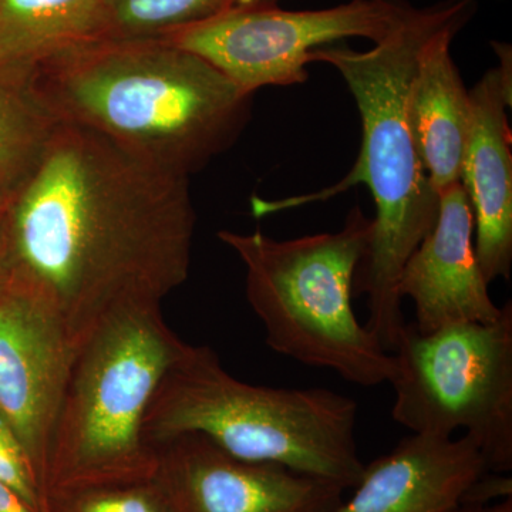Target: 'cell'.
<instances>
[{
    "label": "cell",
    "instance_id": "cell-1",
    "mask_svg": "<svg viewBox=\"0 0 512 512\" xmlns=\"http://www.w3.org/2000/svg\"><path fill=\"white\" fill-rule=\"evenodd\" d=\"M190 178L74 124H53L6 200L5 275L74 350L113 316L161 306L190 274Z\"/></svg>",
    "mask_w": 512,
    "mask_h": 512
},
{
    "label": "cell",
    "instance_id": "cell-2",
    "mask_svg": "<svg viewBox=\"0 0 512 512\" xmlns=\"http://www.w3.org/2000/svg\"><path fill=\"white\" fill-rule=\"evenodd\" d=\"M476 0H441L410 8L384 39L367 52L325 46L313 50L312 62L332 64L348 84L362 119V148L350 173L316 194L279 201L254 197L252 214L261 218L293 207L325 201L356 185H366L376 205L372 235L357 268L353 295L366 296L365 326L393 353L404 326L399 279L404 265L439 217V194L421 161L406 100L423 47L453 25H467Z\"/></svg>",
    "mask_w": 512,
    "mask_h": 512
},
{
    "label": "cell",
    "instance_id": "cell-3",
    "mask_svg": "<svg viewBox=\"0 0 512 512\" xmlns=\"http://www.w3.org/2000/svg\"><path fill=\"white\" fill-rule=\"evenodd\" d=\"M26 86L53 121L188 178L234 146L251 117L252 96L165 37L70 47L37 64Z\"/></svg>",
    "mask_w": 512,
    "mask_h": 512
},
{
    "label": "cell",
    "instance_id": "cell-4",
    "mask_svg": "<svg viewBox=\"0 0 512 512\" xmlns=\"http://www.w3.org/2000/svg\"><path fill=\"white\" fill-rule=\"evenodd\" d=\"M357 403L323 389L255 386L229 375L208 346L187 345L158 384L143 424L151 447L201 434L229 456L355 487L366 464Z\"/></svg>",
    "mask_w": 512,
    "mask_h": 512
},
{
    "label": "cell",
    "instance_id": "cell-5",
    "mask_svg": "<svg viewBox=\"0 0 512 512\" xmlns=\"http://www.w3.org/2000/svg\"><path fill=\"white\" fill-rule=\"evenodd\" d=\"M372 235L359 205L336 232L275 239L264 232H218L245 266V293L278 355L338 373L362 387L389 383L393 353L353 311V284Z\"/></svg>",
    "mask_w": 512,
    "mask_h": 512
},
{
    "label": "cell",
    "instance_id": "cell-6",
    "mask_svg": "<svg viewBox=\"0 0 512 512\" xmlns=\"http://www.w3.org/2000/svg\"><path fill=\"white\" fill-rule=\"evenodd\" d=\"M187 345L161 306H147L113 316L77 350L47 454L46 504L55 491L156 476L158 454L144 439V419Z\"/></svg>",
    "mask_w": 512,
    "mask_h": 512
},
{
    "label": "cell",
    "instance_id": "cell-7",
    "mask_svg": "<svg viewBox=\"0 0 512 512\" xmlns=\"http://www.w3.org/2000/svg\"><path fill=\"white\" fill-rule=\"evenodd\" d=\"M392 417L421 436L476 443L490 473L512 470V303L493 322L421 333L406 323L393 352Z\"/></svg>",
    "mask_w": 512,
    "mask_h": 512
},
{
    "label": "cell",
    "instance_id": "cell-8",
    "mask_svg": "<svg viewBox=\"0 0 512 512\" xmlns=\"http://www.w3.org/2000/svg\"><path fill=\"white\" fill-rule=\"evenodd\" d=\"M406 0H352L330 9L231 8L164 36L195 53L248 96L308 80L313 50L349 37L377 43L406 16Z\"/></svg>",
    "mask_w": 512,
    "mask_h": 512
},
{
    "label": "cell",
    "instance_id": "cell-9",
    "mask_svg": "<svg viewBox=\"0 0 512 512\" xmlns=\"http://www.w3.org/2000/svg\"><path fill=\"white\" fill-rule=\"evenodd\" d=\"M76 353L55 313L3 275L0 413L28 451L42 487L50 440Z\"/></svg>",
    "mask_w": 512,
    "mask_h": 512
},
{
    "label": "cell",
    "instance_id": "cell-10",
    "mask_svg": "<svg viewBox=\"0 0 512 512\" xmlns=\"http://www.w3.org/2000/svg\"><path fill=\"white\" fill-rule=\"evenodd\" d=\"M156 450V478L174 512H333L343 501L338 485L238 460L201 434H183Z\"/></svg>",
    "mask_w": 512,
    "mask_h": 512
},
{
    "label": "cell",
    "instance_id": "cell-11",
    "mask_svg": "<svg viewBox=\"0 0 512 512\" xmlns=\"http://www.w3.org/2000/svg\"><path fill=\"white\" fill-rule=\"evenodd\" d=\"M500 57L470 90L471 117L461 180L474 217V247L487 284L510 279L512 266V154L507 109L512 100V52Z\"/></svg>",
    "mask_w": 512,
    "mask_h": 512
},
{
    "label": "cell",
    "instance_id": "cell-12",
    "mask_svg": "<svg viewBox=\"0 0 512 512\" xmlns=\"http://www.w3.org/2000/svg\"><path fill=\"white\" fill-rule=\"evenodd\" d=\"M439 217L404 265L400 298L413 302L421 333L466 322H493L503 312L488 292L476 247L474 217L461 183L439 191Z\"/></svg>",
    "mask_w": 512,
    "mask_h": 512
},
{
    "label": "cell",
    "instance_id": "cell-13",
    "mask_svg": "<svg viewBox=\"0 0 512 512\" xmlns=\"http://www.w3.org/2000/svg\"><path fill=\"white\" fill-rule=\"evenodd\" d=\"M488 473L470 437L410 434L365 466L348 501L333 512H453Z\"/></svg>",
    "mask_w": 512,
    "mask_h": 512
},
{
    "label": "cell",
    "instance_id": "cell-14",
    "mask_svg": "<svg viewBox=\"0 0 512 512\" xmlns=\"http://www.w3.org/2000/svg\"><path fill=\"white\" fill-rule=\"evenodd\" d=\"M466 25H453L423 47L407 92L406 113L434 190L460 183L470 130L471 103L451 43Z\"/></svg>",
    "mask_w": 512,
    "mask_h": 512
},
{
    "label": "cell",
    "instance_id": "cell-15",
    "mask_svg": "<svg viewBox=\"0 0 512 512\" xmlns=\"http://www.w3.org/2000/svg\"><path fill=\"white\" fill-rule=\"evenodd\" d=\"M111 0H0V76L26 83L70 47L99 40Z\"/></svg>",
    "mask_w": 512,
    "mask_h": 512
},
{
    "label": "cell",
    "instance_id": "cell-16",
    "mask_svg": "<svg viewBox=\"0 0 512 512\" xmlns=\"http://www.w3.org/2000/svg\"><path fill=\"white\" fill-rule=\"evenodd\" d=\"M53 124L26 83L0 76V191L12 190L35 163Z\"/></svg>",
    "mask_w": 512,
    "mask_h": 512
},
{
    "label": "cell",
    "instance_id": "cell-17",
    "mask_svg": "<svg viewBox=\"0 0 512 512\" xmlns=\"http://www.w3.org/2000/svg\"><path fill=\"white\" fill-rule=\"evenodd\" d=\"M234 0H111L99 40L154 39L231 9Z\"/></svg>",
    "mask_w": 512,
    "mask_h": 512
},
{
    "label": "cell",
    "instance_id": "cell-18",
    "mask_svg": "<svg viewBox=\"0 0 512 512\" xmlns=\"http://www.w3.org/2000/svg\"><path fill=\"white\" fill-rule=\"evenodd\" d=\"M47 512H174L156 476L47 495Z\"/></svg>",
    "mask_w": 512,
    "mask_h": 512
},
{
    "label": "cell",
    "instance_id": "cell-19",
    "mask_svg": "<svg viewBox=\"0 0 512 512\" xmlns=\"http://www.w3.org/2000/svg\"><path fill=\"white\" fill-rule=\"evenodd\" d=\"M0 481L26 501L32 510L47 512L46 494L28 451L0 413Z\"/></svg>",
    "mask_w": 512,
    "mask_h": 512
},
{
    "label": "cell",
    "instance_id": "cell-20",
    "mask_svg": "<svg viewBox=\"0 0 512 512\" xmlns=\"http://www.w3.org/2000/svg\"><path fill=\"white\" fill-rule=\"evenodd\" d=\"M0 512H36L8 484L0 481Z\"/></svg>",
    "mask_w": 512,
    "mask_h": 512
},
{
    "label": "cell",
    "instance_id": "cell-21",
    "mask_svg": "<svg viewBox=\"0 0 512 512\" xmlns=\"http://www.w3.org/2000/svg\"><path fill=\"white\" fill-rule=\"evenodd\" d=\"M453 512H512V497L487 504H461Z\"/></svg>",
    "mask_w": 512,
    "mask_h": 512
},
{
    "label": "cell",
    "instance_id": "cell-22",
    "mask_svg": "<svg viewBox=\"0 0 512 512\" xmlns=\"http://www.w3.org/2000/svg\"><path fill=\"white\" fill-rule=\"evenodd\" d=\"M9 192L0 191V278L5 275L6 200Z\"/></svg>",
    "mask_w": 512,
    "mask_h": 512
},
{
    "label": "cell",
    "instance_id": "cell-23",
    "mask_svg": "<svg viewBox=\"0 0 512 512\" xmlns=\"http://www.w3.org/2000/svg\"><path fill=\"white\" fill-rule=\"evenodd\" d=\"M278 0H234L231 8H262V6H276Z\"/></svg>",
    "mask_w": 512,
    "mask_h": 512
}]
</instances>
